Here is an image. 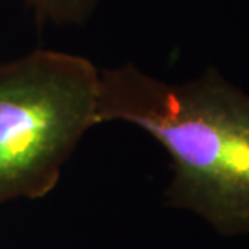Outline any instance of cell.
<instances>
[{
  "mask_svg": "<svg viewBox=\"0 0 249 249\" xmlns=\"http://www.w3.org/2000/svg\"><path fill=\"white\" fill-rule=\"evenodd\" d=\"M39 25H85L100 0H24Z\"/></svg>",
  "mask_w": 249,
  "mask_h": 249,
  "instance_id": "3957f363",
  "label": "cell"
},
{
  "mask_svg": "<svg viewBox=\"0 0 249 249\" xmlns=\"http://www.w3.org/2000/svg\"><path fill=\"white\" fill-rule=\"evenodd\" d=\"M98 83L93 62L58 50L37 49L0 65V205L53 191L98 124Z\"/></svg>",
  "mask_w": 249,
  "mask_h": 249,
  "instance_id": "7a4b0ae2",
  "label": "cell"
},
{
  "mask_svg": "<svg viewBox=\"0 0 249 249\" xmlns=\"http://www.w3.org/2000/svg\"><path fill=\"white\" fill-rule=\"evenodd\" d=\"M126 122L165 148L166 202L223 235L249 231V96L209 68L166 82L132 62L100 71L97 122Z\"/></svg>",
  "mask_w": 249,
  "mask_h": 249,
  "instance_id": "6da1fadb",
  "label": "cell"
}]
</instances>
